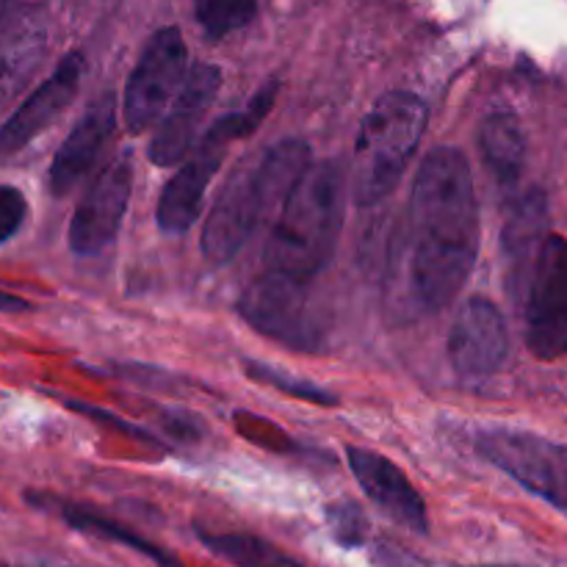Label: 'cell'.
<instances>
[{
    "mask_svg": "<svg viewBox=\"0 0 567 567\" xmlns=\"http://www.w3.org/2000/svg\"><path fill=\"white\" fill-rule=\"evenodd\" d=\"M480 252V203L468 158L437 147L421 161L410 194V282L426 313L449 308Z\"/></svg>",
    "mask_w": 567,
    "mask_h": 567,
    "instance_id": "obj_1",
    "label": "cell"
},
{
    "mask_svg": "<svg viewBox=\"0 0 567 567\" xmlns=\"http://www.w3.org/2000/svg\"><path fill=\"white\" fill-rule=\"evenodd\" d=\"M310 166V147L302 138H282L264 153L249 155L221 186L203 227V255L210 264H227L247 247L260 225L286 203L288 192Z\"/></svg>",
    "mask_w": 567,
    "mask_h": 567,
    "instance_id": "obj_2",
    "label": "cell"
},
{
    "mask_svg": "<svg viewBox=\"0 0 567 567\" xmlns=\"http://www.w3.org/2000/svg\"><path fill=\"white\" fill-rule=\"evenodd\" d=\"M347 194V172L338 161L310 164L277 210L264 252L266 271L316 280L341 241Z\"/></svg>",
    "mask_w": 567,
    "mask_h": 567,
    "instance_id": "obj_3",
    "label": "cell"
},
{
    "mask_svg": "<svg viewBox=\"0 0 567 567\" xmlns=\"http://www.w3.org/2000/svg\"><path fill=\"white\" fill-rule=\"evenodd\" d=\"M426 105L413 92H388L363 116L349 186L360 208L382 203L399 186L426 131Z\"/></svg>",
    "mask_w": 567,
    "mask_h": 567,
    "instance_id": "obj_4",
    "label": "cell"
},
{
    "mask_svg": "<svg viewBox=\"0 0 567 567\" xmlns=\"http://www.w3.org/2000/svg\"><path fill=\"white\" fill-rule=\"evenodd\" d=\"M277 92H280V83L271 81L269 86L260 89L241 111H233V114L221 116V120L194 144L192 158L177 169V175L172 177L164 186V192H161L158 210H155L161 233H166V236H183V233L197 221L205 203V194H208L210 181H214L221 161H225L227 147H230L233 142H238V138L249 136V133L266 120V114H269L271 105H275Z\"/></svg>",
    "mask_w": 567,
    "mask_h": 567,
    "instance_id": "obj_5",
    "label": "cell"
},
{
    "mask_svg": "<svg viewBox=\"0 0 567 567\" xmlns=\"http://www.w3.org/2000/svg\"><path fill=\"white\" fill-rule=\"evenodd\" d=\"M238 313L277 343L316 352L324 343V316L313 293V280L264 271L244 288Z\"/></svg>",
    "mask_w": 567,
    "mask_h": 567,
    "instance_id": "obj_6",
    "label": "cell"
},
{
    "mask_svg": "<svg viewBox=\"0 0 567 567\" xmlns=\"http://www.w3.org/2000/svg\"><path fill=\"white\" fill-rule=\"evenodd\" d=\"M526 343L537 360L567 354V238L546 236L524 275Z\"/></svg>",
    "mask_w": 567,
    "mask_h": 567,
    "instance_id": "obj_7",
    "label": "cell"
},
{
    "mask_svg": "<svg viewBox=\"0 0 567 567\" xmlns=\"http://www.w3.org/2000/svg\"><path fill=\"white\" fill-rule=\"evenodd\" d=\"M476 449L491 465L513 476L518 485L567 509V446L520 430H482Z\"/></svg>",
    "mask_w": 567,
    "mask_h": 567,
    "instance_id": "obj_8",
    "label": "cell"
},
{
    "mask_svg": "<svg viewBox=\"0 0 567 567\" xmlns=\"http://www.w3.org/2000/svg\"><path fill=\"white\" fill-rule=\"evenodd\" d=\"M186 42L177 28H161L144 44L125 86L122 114L131 133H144L161 120L186 81Z\"/></svg>",
    "mask_w": 567,
    "mask_h": 567,
    "instance_id": "obj_9",
    "label": "cell"
},
{
    "mask_svg": "<svg viewBox=\"0 0 567 567\" xmlns=\"http://www.w3.org/2000/svg\"><path fill=\"white\" fill-rule=\"evenodd\" d=\"M133 192V164L131 155L122 153L120 158L105 166L103 175L89 186L83 199L78 203L70 221V249L81 258H92L114 244L122 227Z\"/></svg>",
    "mask_w": 567,
    "mask_h": 567,
    "instance_id": "obj_10",
    "label": "cell"
},
{
    "mask_svg": "<svg viewBox=\"0 0 567 567\" xmlns=\"http://www.w3.org/2000/svg\"><path fill=\"white\" fill-rule=\"evenodd\" d=\"M509 358V330L491 299L474 297L457 310L449 332V360L465 380L498 374Z\"/></svg>",
    "mask_w": 567,
    "mask_h": 567,
    "instance_id": "obj_11",
    "label": "cell"
},
{
    "mask_svg": "<svg viewBox=\"0 0 567 567\" xmlns=\"http://www.w3.org/2000/svg\"><path fill=\"white\" fill-rule=\"evenodd\" d=\"M221 72L214 64H194L186 72L181 92L172 100L169 111L161 120L153 142H150V161L155 166H172L188 155L197 144V131L208 114L210 103L219 94Z\"/></svg>",
    "mask_w": 567,
    "mask_h": 567,
    "instance_id": "obj_12",
    "label": "cell"
},
{
    "mask_svg": "<svg viewBox=\"0 0 567 567\" xmlns=\"http://www.w3.org/2000/svg\"><path fill=\"white\" fill-rule=\"evenodd\" d=\"M83 72H86V61L78 50H70L59 61V66L28 94L25 103L0 125V158L20 153L31 138H37L44 127H50L64 114L66 105L75 100Z\"/></svg>",
    "mask_w": 567,
    "mask_h": 567,
    "instance_id": "obj_13",
    "label": "cell"
},
{
    "mask_svg": "<svg viewBox=\"0 0 567 567\" xmlns=\"http://www.w3.org/2000/svg\"><path fill=\"white\" fill-rule=\"evenodd\" d=\"M349 468H352L354 480L360 482L365 496L382 509L391 520H396L404 529L415 532V535H426L430 532V518H426V504L421 493L410 485L404 471L393 465L391 460L382 454L371 452V449H347Z\"/></svg>",
    "mask_w": 567,
    "mask_h": 567,
    "instance_id": "obj_14",
    "label": "cell"
},
{
    "mask_svg": "<svg viewBox=\"0 0 567 567\" xmlns=\"http://www.w3.org/2000/svg\"><path fill=\"white\" fill-rule=\"evenodd\" d=\"M116 125V103L114 94L105 92L89 103L81 120L72 125L70 136L61 142L53 164H50V192L55 197H66L83 177L92 172L103 153L105 142L111 138V131Z\"/></svg>",
    "mask_w": 567,
    "mask_h": 567,
    "instance_id": "obj_15",
    "label": "cell"
},
{
    "mask_svg": "<svg viewBox=\"0 0 567 567\" xmlns=\"http://www.w3.org/2000/svg\"><path fill=\"white\" fill-rule=\"evenodd\" d=\"M48 42L50 25L39 6H20L0 22V109L31 83Z\"/></svg>",
    "mask_w": 567,
    "mask_h": 567,
    "instance_id": "obj_16",
    "label": "cell"
},
{
    "mask_svg": "<svg viewBox=\"0 0 567 567\" xmlns=\"http://www.w3.org/2000/svg\"><path fill=\"white\" fill-rule=\"evenodd\" d=\"M480 153L493 181L502 188H513L526 166V136L520 122L507 111L487 116L480 127Z\"/></svg>",
    "mask_w": 567,
    "mask_h": 567,
    "instance_id": "obj_17",
    "label": "cell"
},
{
    "mask_svg": "<svg viewBox=\"0 0 567 567\" xmlns=\"http://www.w3.org/2000/svg\"><path fill=\"white\" fill-rule=\"evenodd\" d=\"M55 504H59L55 509H59L61 518H64L75 532H83V535H92V537H100V540H111V543H120V546L133 548V551H138L142 557L153 559L158 567H181L175 554L155 546L150 537H142L138 532L127 529V526H122L120 520L94 513V509L83 507V504H72V502H55Z\"/></svg>",
    "mask_w": 567,
    "mask_h": 567,
    "instance_id": "obj_18",
    "label": "cell"
},
{
    "mask_svg": "<svg viewBox=\"0 0 567 567\" xmlns=\"http://www.w3.org/2000/svg\"><path fill=\"white\" fill-rule=\"evenodd\" d=\"M203 546L214 551L216 557L227 559L236 567H305L291 554L277 548L275 543L264 537L244 535V532H227V535H210V532H197Z\"/></svg>",
    "mask_w": 567,
    "mask_h": 567,
    "instance_id": "obj_19",
    "label": "cell"
},
{
    "mask_svg": "<svg viewBox=\"0 0 567 567\" xmlns=\"http://www.w3.org/2000/svg\"><path fill=\"white\" fill-rule=\"evenodd\" d=\"M546 197L540 192H532L515 205V210L509 214L507 230H504V247H507L509 258L513 264H518L524 271V258H535V252L540 249L543 238L548 236L546 233ZM529 269V266H526Z\"/></svg>",
    "mask_w": 567,
    "mask_h": 567,
    "instance_id": "obj_20",
    "label": "cell"
},
{
    "mask_svg": "<svg viewBox=\"0 0 567 567\" xmlns=\"http://www.w3.org/2000/svg\"><path fill=\"white\" fill-rule=\"evenodd\" d=\"M194 14L210 39H225L252 22L258 0H194Z\"/></svg>",
    "mask_w": 567,
    "mask_h": 567,
    "instance_id": "obj_21",
    "label": "cell"
},
{
    "mask_svg": "<svg viewBox=\"0 0 567 567\" xmlns=\"http://www.w3.org/2000/svg\"><path fill=\"white\" fill-rule=\"evenodd\" d=\"M247 374L252 377L255 382H260V385H269V388H275V391L288 393V396L305 399V402L319 404V408H336L338 404V399L332 396V391H327V388L316 385V382H310V380H299V377L288 374V371L277 369V365L249 360Z\"/></svg>",
    "mask_w": 567,
    "mask_h": 567,
    "instance_id": "obj_22",
    "label": "cell"
},
{
    "mask_svg": "<svg viewBox=\"0 0 567 567\" xmlns=\"http://www.w3.org/2000/svg\"><path fill=\"white\" fill-rule=\"evenodd\" d=\"M327 524H330L332 537L347 548L363 546L365 537H369V518L352 502H338L327 507Z\"/></svg>",
    "mask_w": 567,
    "mask_h": 567,
    "instance_id": "obj_23",
    "label": "cell"
},
{
    "mask_svg": "<svg viewBox=\"0 0 567 567\" xmlns=\"http://www.w3.org/2000/svg\"><path fill=\"white\" fill-rule=\"evenodd\" d=\"M28 216V199L20 188L0 186V244L11 241L22 230Z\"/></svg>",
    "mask_w": 567,
    "mask_h": 567,
    "instance_id": "obj_24",
    "label": "cell"
},
{
    "mask_svg": "<svg viewBox=\"0 0 567 567\" xmlns=\"http://www.w3.org/2000/svg\"><path fill=\"white\" fill-rule=\"evenodd\" d=\"M22 310H28L25 299L14 297L9 291H0V313H22Z\"/></svg>",
    "mask_w": 567,
    "mask_h": 567,
    "instance_id": "obj_25",
    "label": "cell"
},
{
    "mask_svg": "<svg viewBox=\"0 0 567 567\" xmlns=\"http://www.w3.org/2000/svg\"><path fill=\"white\" fill-rule=\"evenodd\" d=\"M20 6H22V0H0V22H3L11 11L20 9Z\"/></svg>",
    "mask_w": 567,
    "mask_h": 567,
    "instance_id": "obj_26",
    "label": "cell"
},
{
    "mask_svg": "<svg viewBox=\"0 0 567 567\" xmlns=\"http://www.w3.org/2000/svg\"><path fill=\"white\" fill-rule=\"evenodd\" d=\"M482 567H532V565H482Z\"/></svg>",
    "mask_w": 567,
    "mask_h": 567,
    "instance_id": "obj_27",
    "label": "cell"
},
{
    "mask_svg": "<svg viewBox=\"0 0 567 567\" xmlns=\"http://www.w3.org/2000/svg\"><path fill=\"white\" fill-rule=\"evenodd\" d=\"M0 567H6V565H0Z\"/></svg>",
    "mask_w": 567,
    "mask_h": 567,
    "instance_id": "obj_28",
    "label": "cell"
}]
</instances>
